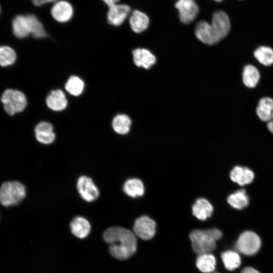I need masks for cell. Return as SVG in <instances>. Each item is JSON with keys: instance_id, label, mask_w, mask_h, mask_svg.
<instances>
[{"instance_id": "cell-20", "label": "cell", "mask_w": 273, "mask_h": 273, "mask_svg": "<svg viewBox=\"0 0 273 273\" xmlns=\"http://www.w3.org/2000/svg\"><path fill=\"white\" fill-rule=\"evenodd\" d=\"M227 201L232 207L241 210L248 205L249 199L245 190L241 189L230 195Z\"/></svg>"}, {"instance_id": "cell-10", "label": "cell", "mask_w": 273, "mask_h": 273, "mask_svg": "<svg viewBox=\"0 0 273 273\" xmlns=\"http://www.w3.org/2000/svg\"><path fill=\"white\" fill-rule=\"evenodd\" d=\"M77 189L81 198L90 202L99 196V190L93 180L89 177L81 176L77 180Z\"/></svg>"}, {"instance_id": "cell-21", "label": "cell", "mask_w": 273, "mask_h": 273, "mask_svg": "<svg viewBox=\"0 0 273 273\" xmlns=\"http://www.w3.org/2000/svg\"><path fill=\"white\" fill-rule=\"evenodd\" d=\"M273 111V99L269 97L261 98L256 108V113L262 121L268 122Z\"/></svg>"}, {"instance_id": "cell-3", "label": "cell", "mask_w": 273, "mask_h": 273, "mask_svg": "<svg viewBox=\"0 0 273 273\" xmlns=\"http://www.w3.org/2000/svg\"><path fill=\"white\" fill-rule=\"evenodd\" d=\"M222 235L221 232L216 228L192 231L190 239L193 251L198 255L211 252L215 249L216 242Z\"/></svg>"}, {"instance_id": "cell-29", "label": "cell", "mask_w": 273, "mask_h": 273, "mask_svg": "<svg viewBox=\"0 0 273 273\" xmlns=\"http://www.w3.org/2000/svg\"><path fill=\"white\" fill-rule=\"evenodd\" d=\"M254 56L261 64L265 66L273 64V50L270 47H259L255 51Z\"/></svg>"}, {"instance_id": "cell-11", "label": "cell", "mask_w": 273, "mask_h": 273, "mask_svg": "<svg viewBox=\"0 0 273 273\" xmlns=\"http://www.w3.org/2000/svg\"><path fill=\"white\" fill-rule=\"evenodd\" d=\"M131 12L130 8L126 4H116L109 7L107 18L111 25L119 26L126 19Z\"/></svg>"}, {"instance_id": "cell-7", "label": "cell", "mask_w": 273, "mask_h": 273, "mask_svg": "<svg viewBox=\"0 0 273 273\" xmlns=\"http://www.w3.org/2000/svg\"><path fill=\"white\" fill-rule=\"evenodd\" d=\"M133 230L135 236L143 240H149L155 234L156 222L147 216H142L135 220Z\"/></svg>"}, {"instance_id": "cell-33", "label": "cell", "mask_w": 273, "mask_h": 273, "mask_svg": "<svg viewBox=\"0 0 273 273\" xmlns=\"http://www.w3.org/2000/svg\"><path fill=\"white\" fill-rule=\"evenodd\" d=\"M267 127L270 132L273 133V111L270 120L267 122Z\"/></svg>"}, {"instance_id": "cell-8", "label": "cell", "mask_w": 273, "mask_h": 273, "mask_svg": "<svg viewBox=\"0 0 273 273\" xmlns=\"http://www.w3.org/2000/svg\"><path fill=\"white\" fill-rule=\"evenodd\" d=\"M51 14L57 22L66 23L72 18L74 9L71 3L66 0L57 1L51 8Z\"/></svg>"}, {"instance_id": "cell-17", "label": "cell", "mask_w": 273, "mask_h": 273, "mask_svg": "<svg viewBox=\"0 0 273 273\" xmlns=\"http://www.w3.org/2000/svg\"><path fill=\"white\" fill-rule=\"evenodd\" d=\"M129 22L132 30L138 33L148 28L150 21L146 14L139 10H134L130 14Z\"/></svg>"}, {"instance_id": "cell-12", "label": "cell", "mask_w": 273, "mask_h": 273, "mask_svg": "<svg viewBox=\"0 0 273 273\" xmlns=\"http://www.w3.org/2000/svg\"><path fill=\"white\" fill-rule=\"evenodd\" d=\"M47 107L54 111H61L66 108L68 100L63 90L57 89L52 90L46 100Z\"/></svg>"}, {"instance_id": "cell-35", "label": "cell", "mask_w": 273, "mask_h": 273, "mask_svg": "<svg viewBox=\"0 0 273 273\" xmlns=\"http://www.w3.org/2000/svg\"><path fill=\"white\" fill-rule=\"evenodd\" d=\"M214 1H215L216 2H220L222 1L223 0H214Z\"/></svg>"}, {"instance_id": "cell-28", "label": "cell", "mask_w": 273, "mask_h": 273, "mask_svg": "<svg viewBox=\"0 0 273 273\" xmlns=\"http://www.w3.org/2000/svg\"><path fill=\"white\" fill-rule=\"evenodd\" d=\"M29 22L30 34L35 38L46 37L47 33L42 23L34 14L27 15Z\"/></svg>"}, {"instance_id": "cell-5", "label": "cell", "mask_w": 273, "mask_h": 273, "mask_svg": "<svg viewBox=\"0 0 273 273\" xmlns=\"http://www.w3.org/2000/svg\"><path fill=\"white\" fill-rule=\"evenodd\" d=\"M1 101L5 110L10 115L23 111L27 103L26 97L22 92L12 89H8L4 92Z\"/></svg>"}, {"instance_id": "cell-16", "label": "cell", "mask_w": 273, "mask_h": 273, "mask_svg": "<svg viewBox=\"0 0 273 273\" xmlns=\"http://www.w3.org/2000/svg\"><path fill=\"white\" fill-rule=\"evenodd\" d=\"M12 30L14 35L24 38L30 34V25L27 15L16 16L12 21Z\"/></svg>"}, {"instance_id": "cell-32", "label": "cell", "mask_w": 273, "mask_h": 273, "mask_svg": "<svg viewBox=\"0 0 273 273\" xmlns=\"http://www.w3.org/2000/svg\"><path fill=\"white\" fill-rule=\"evenodd\" d=\"M241 273H259V272L253 267H246L243 268Z\"/></svg>"}, {"instance_id": "cell-15", "label": "cell", "mask_w": 273, "mask_h": 273, "mask_svg": "<svg viewBox=\"0 0 273 273\" xmlns=\"http://www.w3.org/2000/svg\"><path fill=\"white\" fill-rule=\"evenodd\" d=\"M133 62L137 66L149 69L156 62V57L149 50L136 49L132 51Z\"/></svg>"}, {"instance_id": "cell-18", "label": "cell", "mask_w": 273, "mask_h": 273, "mask_svg": "<svg viewBox=\"0 0 273 273\" xmlns=\"http://www.w3.org/2000/svg\"><path fill=\"white\" fill-rule=\"evenodd\" d=\"M72 233L79 239L86 237L90 231V224L89 221L81 216L75 217L70 223Z\"/></svg>"}, {"instance_id": "cell-25", "label": "cell", "mask_w": 273, "mask_h": 273, "mask_svg": "<svg viewBox=\"0 0 273 273\" xmlns=\"http://www.w3.org/2000/svg\"><path fill=\"white\" fill-rule=\"evenodd\" d=\"M66 91L70 95L77 97L84 91L85 84L84 81L76 75H72L67 79L64 86Z\"/></svg>"}, {"instance_id": "cell-27", "label": "cell", "mask_w": 273, "mask_h": 273, "mask_svg": "<svg viewBox=\"0 0 273 273\" xmlns=\"http://www.w3.org/2000/svg\"><path fill=\"white\" fill-rule=\"evenodd\" d=\"M221 257L225 267L229 270L237 268L241 263L240 256L235 251H225L221 253Z\"/></svg>"}, {"instance_id": "cell-19", "label": "cell", "mask_w": 273, "mask_h": 273, "mask_svg": "<svg viewBox=\"0 0 273 273\" xmlns=\"http://www.w3.org/2000/svg\"><path fill=\"white\" fill-rule=\"evenodd\" d=\"M213 210L212 205L208 200L204 198L197 200L192 207L193 215L201 220H205L211 216Z\"/></svg>"}, {"instance_id": "cell-13", "label": "cell", "mask_w": 273, "mask_h": 273, "mask_svg": "<svg viewBox=\"0 0 273 273\" xmlns=\"http://www.w3.org/2000/svg\"><path fill=\"white\" fill-rule=\"evenodd\" d=\"M34 132L36 140L43 144L52 143L56 138L53 125L46 121L38 123L35 127Z\"/></svg>"}, {"instance_id": "cell-22", "label": "cell", "mask_w": 273, "mask_h": 273, "mask_svg": "<svg viewBox=\"0 0 273 273\" xmlns=\"http://www.w3.org/2000/svg\"><path fill=\"white\" fill-rule=\"evenodd\" d=\"M123 190L129 197L135 198L143 195L144 186L141 180L135 178H130L125 182Z\"/></svg>"}, {"instance_id": "cell-9", "label": "cell", "mask_w": 273, "mask_h": 273, "mask_svg": "<svg viewBox=\"0 0 273 273\" xmlns=\"http://www.w3.org/2000/svg\"><path fill=\"white\" fill-rule=\"evenodd\" d=\"M180 20L185 24L192 22L197 17L199 7L194 0H178L175 3Z\"/></svg>"}, {"instance_id": "cell-2", "label": "cell", "mask_w": 273, "mask_h": 273, "mask_svg": "<svg viewBox=\"0 0 273 273\" xmlns=\"http://www.w3.org/2000/svg\"><path fill=\"white\" fill-rule=\"evenodd\" d=\"M231 23L228 15L222 11L215 12L211 23L202 21L195 28V34L202 42L213 45L224 38L229 33Z\"/></svg>"}, {"instance_id": "cell-14", "label": "cell", "mask_w": 273, "mask_h": 273, "mask_svg": "<svg viewBox=\"0 0 273 273\" xmlns=\"http://www.w3.org/2000/svg\"><path fill=\"white\" fill-rule=\"evenodd\" d=\"M231 180L240 186H244L252 182L254 174L250 169L237 166L231 171L230 174Z\"/></svg>"}, {"instance_id": "cell-6", "label": "cell", "mask_w": 273, "mask_h": 273, "mask_svg": "<svg viewBox=\"0 0 273 273\" xmlns=\"http://www.w3.org/2000/svg\"><path fill=\"white\" fill-rule=\"evenodd\" d=\"M261 246V240L254 232L247 231L243 232L239 237L235 245L236 249L246 255L256 253Z\"/></svg>"}, {"instance_id": "cell-36", "label": "cell", "mask_w": 273, "mask_h": 273, "mask_svg": "<svg viewBox=\"0 0 273 273\" xmlns=\"http://www.w3.org/2000/svg\"><path fill=\"white\" fill-rule=\"evenodd\" d=\"M0 12H1V7H0Z\"/></svg>"}, {"instance_id": "cell-30", "label": "cell", "mask_w": 273, "mask_h": 273, "mask_svg": "<svg viewBox=\"0 0 273 273\" xmlns=\"http://www.w3.org/2000/svg\"><path fill=\"white\" fill-rule=\"evenodd\" d=\"M15 51L8 46L0 47V65L3 67L11 65L16 60Z\"/></svg>"}, {"instance_id": "cell-34", "label": "cell", "mask_w": 273, "mask_h": 273, "mask_svg": "<svg viewBox=\"0 0 273 273\" xmlns=\"http://www.w3.org/2000/svg\"><path fill=\"white\" fill-rule=\"evenodd\" d=\"M103 2L108 7H111L118 3L119 0H102Z\"/></svg>"}, {"instance_id": "cell-26", "label": "cell", "mask_w": 273, "mask_h": 273, "mask_svg": "<svg viewBox=\"0 0 273 273\" xmlns=\"http://www.w3.org/2000/svg\"><path fill=\"white\" fill-rule=\"evenodd\" d=\"M243 81L248 87H254L260 79V74L257 69L251 65H247L243 71Z\"/></svg>"}, {"instance_id": "cell-31", "label": "cell", "mask_w": 273, "mask_h": 273, "mask_svg": "<svg viewBox=\"0 0 273 273\" xmlns=\"http://www.w3.org/2000/svg\"><path fill=\"white\" fill-rule=\"evenodd\" d=\"M57 0H31L32 3L36 6H41L45 4L55 3Z\"/></svg>"}, {"instance_id": "cell-4", "label": "cell", "mask_w": 273, "mask_h": 273, "mask_svg": "<svg viewBox=\"0 0 273 273\" xmlns=\"http://www.w3.org/2000/svg\"><path fill=\"white\" fill-rule=\"evenodd\" d=\"M25 196V187L18 181L6 182L0 188V203L4 206L17 205Z\"/></svg>"}, {"instance_id": "cell-23", "label": "cell", "mask_w": 273, "mask_h": 273, "mask_svg": "<svg viewBox=\"0 0 273 273\" xmlns=\"http://www.w3.org/2000/svg\"><path fill=\"white\" fill-rule=\"evenodd\" d=\"M215 265L216 259L212 254L209 253L198 255L196 260V266L201 272H212L214 270Z\"/></svg>"}, {"instance_id": "cell-24", "label": "cell", "mask_w": 273, "mask_h": 273, "mask_svg": "<svg viewBox=\"0 0 273 273\" xmlns=\"http://www.w3.org/2000/svg\"><path fill=\"white\" fill-rule=\"evenodd\" d=\"M131 123V119L128 116L124 114H119L113 118L112 126L116 133L125 134L129 131Z\"/></svg>"}, {"instance_id": "cell-1", "label": "cell", "mask_w": 273, "mask_h": 273, "mask_svg": "<svg viewBox=\"0 0 273 273\" xmlns=\"http://www.w3.org/2000/svg\"><path fill=\"white\" fill-rule=\"evenodd\" d=\"M104 241L109 244V252L117 259L131 257L136 250V239L133 232L120 226L108 229L103 234Z\"/></svg>"}]
</instances>
